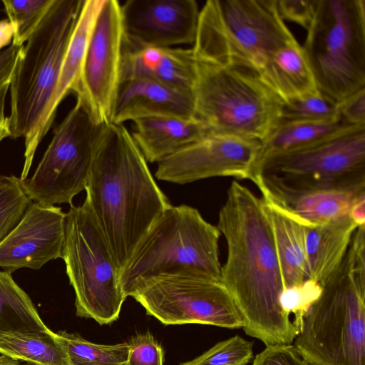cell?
Wrapping results in <instances>:
<instances>
[{"mask_svg":"<svg viewBox=\"0 0 365 365\" xmlns=\"http://www.w3.org/2000/svg\"><path fill=\"white\" fill-rule=\"evenodd\" d=\"M217 227L227 250L221 280L240 312L244 331L266 346L290 344L298 331L280 305L284 286L262 197L232 181Z\"/></svg>","mask_w":365,"mask_h":365,"instance_id":"1","label":"cell"},{"mask_svg":"<svg viewBox=\"0 0 365 365\" xmlns=\"http://www.w3.org/2000/svg\"><path fill=\"white\" fill-rule=\"evenodd\" d=\"M85 190L120 274L141 239L171 205L123 124L105 125Z\"/></svg>","mask_w":365,"mask_h":365,"instance_id":"2","label":"cell"},{"mask_svg":"<svg viewBox=\"0 0 365 365\" xmlns=\"http://www.w3.org/2000/svg\"><path fill=\"white\" fill-rule=\"evenodd\" d=\"M321 286L294 346L311 365H365V225Z\"/></svg>","mask_w":365,"mask_h":365,"instance_id":"3","label":"cell"},{"mask_svg":"<svg viewBox=\"0 0 365 365\" xmlns=\"http://www.w3.org/2000/svg\"><path fill=\"white\" fill-rule=\"evenodd\" d=\"M84 0H54L24 46L9 88L11 138L24 139L21 180L29 175L45 135L46 118Z\"/></svg>","mask_w":365,"mask_h":365,"instance_id":"4","label":"cell"},{"mask_svg":"<svg viewBox=\"0 0 365 365\" xmlns=\"http://www.w3.org/2000/svg\"><path fill=\"white\" fill-rule=\"evenodd\" d=\"M217 226L187 205H170L135 247L119 274L125 297L157 277L189 274L221 280Z\"/></svg>","mask_w":365,"mask_h":365,"instance_id":"5","label":"cell"},{"mask_svg":"<svg viewBox=\"0 0 365 365\" xmlns=\"http://www.w3.org/2000/svg\"><path fill=\"white\" fill-rule=\"evenodd\" d=\"M294 40L277 0H208L200 10L192 48L198 60L257 72L269 56Z\"/></svg>","mask_w":365,"mask_h":365,"instance_id":"6","label":"cell"},{"mask_svg":"<svg viewBox=\"0 0 365 365\" xmlns=\"http://www.w3.org/2000/svg\"><path fill=\"white\" fill-rule=\"evenodd\" d=\"M196 60L194 118L210 135L261 142L279 125L283 101L257 72Z\"/></svg>","mask_w":365,"mask_h":365,"instance_id":"7","label":"cell"},{"mask_svg":"<svg viewBox=\"0 0 365 365\" xmlns=\"http://www.w3.org/2000/svg\"><path fill=\"white\" fill-rule=\"evenodd\" d=\"M250 180L264 192L365 189V125H344L298 150L267 158Z\"/></svg>","mask_w":365,"mask_h":365,"instance_id":"8","label":"cell"},{"mask_svg":"<svg viewBox=\"0 0 365 365\" xmlns=\"http://www.w3.org/2000/svg\"><path fill=\"white\" fill-rule=\"evenodd\" d=\"M302 47L327 97L339 103L365 88V1L318 0Z\"/></svg>","mask_w":365,"mask_h":365,"instance_id":"9","label":"cell"},{"mask_svg":"<svg viewBox=\"0 0 365 365\" xmlns=\"http://www.w3.org/2000/svg\"><path fill=\"white\" fill-rule=\"evenodd\" d=\"M62 259L75 292L76 315L101 325L117 320L126 298L112 251L86 200L66 213Z\"/></svg>","mask_w":365,"mask_h":365,"instance_id":"10","label":"cell"},{"mask_svg":"<svg viewBox=\"0 0 365 365\" xmlns=\"http://www.w3.org/2000/svg\"><path fill=\"white\" fill-rule=\"evenodd\" d=\"M104 126L93 120L76 98L74 106L55 128L34 174L21 180L31 201L46 207L73 205V198L85 190Z\"/></svg>","mask_w":365,"mask_h":365,"instance_id":"11","label":"cell"},{"mask_svg":"<svg viewBox=\"0 0 365 365\" xmlns=\"http://www.w3.org/2000/svg\"><path fill=\"white\" fill-rule=\"evenodd\" d=\"M166 325L200 324L242 328L240 312L222 280L189 274L152 278L131 294Z\"/></svg>","mask_w":365,"mask_h":365,"instance_id":"12","label":"cell"},{"mask_svg":"<svg viewBox=\"0 0 365 365\" xmlns=\"http://www.w3.org/2000/svg\"><path fill=\"white\" fill-rule=\"evenodd\" d=\"M123 44L120 4L116 0H104L89 37L75 93L99 124L112 123L120 78Z\"/></svg>","mask_w":365,"mask_h":365,"instance_id":"13","label":"cell"},{"mask_svg":"<svg viewBox=\"0 0 365 365\" xmlns=\"http://www.w3.org/2000/svg\"><path fill=\"white\" fill-rule=\"evenodd\" d=\"M260 142L208 135L158 163L157 179L187 184L213 177L250 180Z\"/></svg>","mask_w":365,"mask_h":365,"instance_id":"14","label":"cell"},{"mask_svg":"<svg viewBox=\"0 0 365 365\" xmlns=\"http://www.w3.org/2000/svg\"><path fill=\"white\" fill-rule=\"evenodd\" d=\"M120 14L124 45L173 47L193 44L200 9L195 0H128Z\"/></svg>","mask_w":365,"mask_h":365,"instance_id":"15","label":"cell"},{"mask_svg":"<svg viewBox=\"0 0 365 365\" xmlns=\"http://www.w3.org/2000/svg\"><path fill=\"white\" fill-rule=\"evenodd\" d=\"M66 213L56 206L31 202L23 217L0 243V267L13 272L21 268L39 269L63 257Z\"/></svg>","mask_w":365,"mask_h":365,"instance_id":"16","label":"cell"},{"mask_svg":"<svg viewBox=\"0 0 365 365\" xmlns=\"http://www.w3.org/2000/svg\"><path fill=\"white\" fill-rule=\"evenodd\" d=\"M194 118L192 92L180 91L143 78L120 81L112 123H123L153 116Z\"/></svg>","mask_w":365,"mask_h":365,"instance_id":"17","label":"cell"},{"mask_svg":"<svg viewBox=\"0 0 365 365\" xmlns=\"http://www.w3.org/2000/svg\"><path fill=\"white\" fill-rule=\"evenodd\" d=\"M196 76L197 60L192 48H135L123 44L120 81L143 78L192 92Z\"/></svg>","mask_w":365,"mask_h":365,"instance_id":"18","label":"cell"},{"mask_svg":"<svg viewBox=\"0 0 365 365\" xmlns=\"http://www.w3.org/2000/svg\"><path fill=\"white\" fill-rule=\"evenodd\" d=\"M131 135L150 163H159L189 145L210 135L194 118L153 116L137 119Z\"/></svg>","mask_w":365,"mask_h":365,"instance_id":"19","label":"cell"},{"mask_svg":"<svg viewBox=\"0 0 365 365\" xmlns=\"http://www.w3.org/2000/svg\"><path fill=\"white\" fill-rule=\"evenodd\" d=\"M364 194L365 189L264 192L262 198L285 211L303 226H314L349 216L354 203Z\"/></svg>","mask_w":365,"mask_h":365,"instance_id":"20","label":"cell"},{"mask_svg":"<svg viewBox=\"0 0 365 365\" xmlns=\"http://www.w3.org/2000/svg\"><path fill=\"white\" fill-rule=\"evenodd\" d=\"M358 226L349 216L303 226L307 279L324 284L342 262Z\"/></svg>","mask_w":365,"mask_h":365,"instance_id":"21","label":"cell"},{"mask_svg":"<svg viewBox=\"0 0 365 365\" xmlns=\"http://www.w3.org/2000/svg\"><path fill=\"white\" fill-rule=\"evenodd\" d=\"M257 73L283 102L319 91L303 48L296 39L274 51Z\"/></svg>","mask_w":365,"mask_h":365,"instance_id":"22","label":"cell"},{"mask_svg":"<svg viewBox=\"0 0 365 365\" xmlns=\"http://www.w3.org/2000/svg\"><path fill=\"white\" fill-rule=\"evenodd\" d=\"M262 200L286 289L307 279L303 225L279 207Z\"/></svg>","mask_w":365,"mask_h":365,"instance_id":"23","label":"cell"},{"mask_svg":"<svg viewBox=\"0 0 365 365\" xmlns=\"http://www.w3.org/2000/svg\"><path fill=\"white\" fill-rule=\"evenodd\" d=\"M103 2L104 0L83 1L63 58L56 91L47 111L46 128L48 131L53 123L59 104L68 94H75L77 91L87 44Z\"/></svg>","mask_w":365,"mask_h":365,"instance_id":"24","label":"cell"},{"mask_svg":"<svg viewBox=\"0 0 365 365\" xmlns=\"http://www.w3.org/2000/svg\"><path fill=\"white\" fill-rule=\"evenodd\" d=\"M0 354L32 365H71L64 344L50 329L2 334Z\"/></svg>","mask_w":365,"mask_h":365,"instance_id":"25","label":"cell"},{"mask_svg":"<svg viewBox=\"0 0 365 365\" xmlns=\"http://www.w3.org/2000/svg\"><path fill=\"white\" fill-rule=\"evenodd\" d=\"M344 125H346L340 121L280 122L269 135L260 142L254 167L270 157L292 152L311 145L328 136Z\"/></svg>","mask_w":365,"mask_h":365,"instance_id":"26","label":"cell"},{"mask_svg":"<svg viewBox=\"0 0 365 365\" xmlns=\"http://www.w3.org/2000/svg\"><path fill=\"white\" fill-rule=\"evenodd\" d=\"M48 330L30 297L16 283L11 273L0 271V336Z\"/></svg>","mask_w":365,"mask_h":365,"instance_id":"27","label":"cell"},{"mask_svg":"<svg viewBox=\"0 0 365 365\" xmlns=\"http://www.w3.org/2000/svg\"><path fill=\"white\" fill-rule=\"evenodd\" d=\"M68 352L71 365H124L128 355V342L112 345L87 341L76 333H57Z\"/></svg>","mask_w":365,"mask_h":365,"instance_id":"28","label":"cell"},{"mask_svg":"<svg viewBox=\"0 0 365 365\" xmlns=\"http://www.w3.org/2000/svg\"><path fill=\"white\" fill-rule=\"evenodd\" d=\"M283 121H340L338 103L319 91L290 99L282 104L280 122Z\"/></svg>","mask_w":365,"mask_h":365,"instance_id":"29","label":"cell"},{"mask_svg":"<svg viewBox=\"0 0 365 365\" xmlns=\"http://www.w3.org/2000/svg\"><path fill=\"white\" fill-rule=\"evenodd\" d=\"M54 0H6L2 4L14 35L11 44L23 46L36 30Z\"/></svg>","mask_w":365,"mask_h":365,"instance_id":"30","label":"cell"},{"mask_svg":"<svg viewBox=\"0 0 365 365\" xmlns=\"http://www.w3.org/2000/svg\"><path fill=\"white\" fill-rule=\"evenodd\" d=\"M31 202L20 178L0 175V243L19 224Z\"/></svg>","mask_w":365,"mask_h":365,"instance_id":"31","label":"cell"},{"mask_svg":"<svg viewBox=\"0 0 365 365\" xmlns=\"http://www.w3.org/2000/svg\"><path fill=\"white\" fill-rule=\"evenodd\" d=\"M252 347V342L236 335L180 365H247L253 357Z\"/></svg>","mask_w":365,"mask_h":365,"instance_id":"32","label":"cell"},{"mask_svg":"<svg viewBox=\"0 0 365 365\" xmlns=\"http://www.w3.org/2000/svg\"><path fill=\"white\" fill-rule=\"evenodd\" d=\"M322 287L313 279H307L302 282L286 288L280 297V305L288 315H294L292 322L299 332L302 320L311 305L319 297Z\"/></svg>","mask_w":365,"mask_h":365,"instance_id":"33","label":"cell"},{"mask_svg":"<svg viewBox=\"0 0 365 365\" xmlns=\"http://www.w3.org/2000/svg\"><path fill=\"white\" fill-rule=\"evenodd\" d=\"M23 46L13 44L0 51V143L11 138L9 116L5 113L6 98L17 64L23 53Z\"/></svg>","mask_w":365,"mask_h":365,"instance_id":"34","label":"cell"},{"mask_svg":"<svg viewBox=\"0 0 365 365\" xmlns=\"http://www.w3.org/2000/svg\"><path fill=\"white\" fill-rule=\"evenodd\" d=\"M124 365H163L164 354L160 344L149 332L132 336Z\"/></svg>","mask_w":365,"mask_h":365,"instance_id":"35","label":"cell"},{"mask_svg":"<svg viewBox=\"0 0 365 365\" xmlns=\"http://www.w3.org/2000/svg\"><path fill=\"white\" fill-rule=\"evenodd\" d=\"M252 365H311L298 352L294 345L275 344L267 346L258 354Z\"/></svg>","mask_w":365,"mask_h":365,"instance_id":"36","label":"cell"},{"mask_svg":"<svg viewBox=\"0 0 365 365\" xmlns=\"http://www.w3.org/2000/svg\"><path fill=\"white\" fill-rule=\"evenodd\" d=\"M318 0H277L278 14L283 21L299 24L305 29L309 27Z\"/></svg>","mask_w":365,"mask_h":365,"instance_id":"37","label":"cell"},{"mask_svg":"<svg viewBox=\"0 0 365 365\" xmlns=\"http://www.w3.org/2000/svg\"><path fill=\"white\" fill-rule=\"evenodd\" d=\"M338 114L344 125H365V88L338 103Z\"/></svg>","mask_w":365,"mask_h":365,"instance_id":"38","label":"cell"},{"mask_svg":"<svg viewBox=\"0 0 365 365\" xmlns=\"http://www.w3.org/2000/svg\"><path fill=\"white\" fill-rule=\"evenodd\" d=\"M349 217L358 227L365 225V194L354 203L350 210Z\"/></svg>","mask_w":365,"mask_h":365,"instance_id":"39","label":"cell"},{"mask_svg":"<svg viewBox=\"0 0 365 365\" xmlns=\"http://www.w3.org/2000/svg\"><path fill=\"white\" fill-rule=\"evenodd\" d=\"M14 30L9 19L0 21V51L11 44Z\"/></svg>","mask_w":365,"mask_h":365,"instance_id":"40","label":"cell"},{"mask_svg":"<svg viewBox=\"0 0 365 365\" xmlns=\"http://www.w3.org/2000/svg\"><path fill=\"white\" fill-rule=\"evenodd\" d=\"M0 365H32L30 364H24L19 361L14 360L4 355H0Z\"/></svg>","mask_w":365,"mask_h":365,"instance_id":"41","label":"cell"}]
</instances>
